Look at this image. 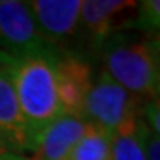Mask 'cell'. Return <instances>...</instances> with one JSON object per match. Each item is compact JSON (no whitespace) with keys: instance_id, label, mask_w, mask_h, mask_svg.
<instances>
[{"instance_id":"6da1fadb","label":"cell","mask_w":160,"mask_h":160,"mask_svg":"<svg viewBox=\"0 0 160 160\" xmlns=\"http://www.w3.org/2000/svg\"><path fill=\"white\" fill-rule=\"evenodd\" d=\"M56 56L57 52L28 56L15 59L10 65L18 105L33 141L42 129L62 116L56 83Z\"/></svg>"},{"instance_id":"7a4b0ae2","label":"cell","mask_w":160,"mask_h":160,"mask_svg":"<svg viewBox=\"0 0 160 160\" xmlns=\"http://www.w3.org/2000/svg\"><path fill=\"white\" fill-rule=\"evenodd\" d=\"M105 72L122 88L145 103L155 100L157 39H139L114 34L103 46Z\"/></svg>"},{"instance_id":"3957f363","label":"cell","mask_w":160,"mask_h":160,"mask_svg":"<svg viewBox=\"0 0 160 160\" xmlns=\"http://www.w3.org/2000/svg\"><path fill=\"white\" fill-rule=\"evenodd\" d=\"M144 108V100L122 88L101 70L87 95L83 119L116 132L142 121Z\"/></svg>"},{"instance_id":"277c9868","label":"cell","mask_w":160,"mask_h":160,"mask_svg":"<svg viewBox=\"0 0 160 160\" xmlns=\"http://www.w3.org/2000/svg\"><path fill=\"white\" fill-rule=\"evenodd\" d=\"M0 49L13 59L57 52L39 31L28 2L20 0H0Z\"/></svg>"},{"instance_id":"5b68a950","label":"cell","mask_w":160,"mask_h":160,"mask_svg":"<svg viewBox=\"0 0 160 160\" xmlns=\"http://www.w3.org/2000/svg\"><path fill=\"white\" fill-rule=\"evenodd\" d=\"M137 2L128 0H83L80 28L92 48H103L118 31L132 26Z\"/></svg>"},{"instance_id":"8992f818","label":"cell","mask_w":160,"mask_h":160,"mask_svg":"<svg viewBox=\"0 0 160 160\" xmlns=\"http://www.w3.org/2000/svg\"><path fill=\"white\" fill-rule=\"evenodd\" d=\"M56 83L62 114L83 118L85 100L93 85L92 65L74 52L57 54Z\"/></svg>"},{"instance_id":"52a82bcc","label":"cell","mask_w":160,"mask_h":160,"mask_svg":"<svg viewBox=\"0 0 160 160\" xmlns=\"http://www.w3.org/2000/svg\"><path fill=\"white\" fill-rule=\"evenodd\" d=\"M28 7L39 31L54 48L77 34L82 0H33Z\"/></svg>"},{"instance_id":"ba28073f","label":"cell","mask_w":160,"mask_h":160,"mask_svg":"<svg viewBox=\"0 0 160 160\" xmlns=\"http://www.w3.org/2000/svg\"><path fill=\"white\" fill-rule=\"evenodd\" d=\"M0 139L12 154L33 152V136L23 118L10 75V67L0 70Z\"/></svg>"},{"instance_id":"9c48e42d","label":"cell","mask_w":160,"mask_h":160,"mask_svg":"<svg viewBox=\"0 0 160 160\" xmlns=\"http://www.w3.org/2000/svg\"><path fill=\"white\" fill-rule=\"evenodd\" d=\"M88 128L83 118L62 114L36 136L33 145V160H69L80 137Z\"/></svg>"},{"instance_id":"30bf717a","label":"cell","mask_w":160,"mask_h":160,"mask_svg":"<svg viewBox=\"0 0 160 160\" xmlns=\"http://www.w3.org/2000/svg\"><path fill=\"white\" fill-rule=\"evenodd\" d=\"M147 134L144 119L113 132L111 160H147Z\"/></svg>"},{"instance_id":"8fae6325","label":"cell","mask_w":160,"mask_h":160,"mask_svg":"<svg viewBox=\"0 0 160 160\" xmlns=\"http://www.w3.org/2000/svg\"><path fill=\"white\" fill-rule=\"evenodd\" d=\"M113 132L88 122L85 134L74 147L69 160H111Z\"/></svg>"},{"instance_id":"7c38bea8","label":"cell","mask_w":160,"mask_h":160,"mask_svg":"<svg viewBox=\"0 0 160 160\" xmlns=\"http://www.w3.org/2000/svg\"><path fill=\"white\" fill-rule=\"evenodd\" d=\"M132 26L144 31L160 30V0L137 2V12Z\"/></svg>"},{"instance_id":"4fadbf2b","label":"cell","mask_w":160,"mask_h":160,"mask_svg":"<svg viewBox=\"0 0 160 160\" xmlns=\"http://www.w3.org/2000/svg\"><path fill=\"white\" fill-rule=\"evenodd\" d=\"M144 116L149 131L160 139V100L155 98L147 101L144 108Z\"/></svg>"},{"instance_id":"5bb4252c","label":"cell","mask_w":160,"mask_h":160,"mask_svg":"<svg viewBox=\"0 0 160 160\" xmlns=\"http://www.w3.org/2000/svg\"><path fill=\"white\" fill-rule=\"evenodd\" d=\"M147 160H160V139L150 131L147 134Z\"/></svg>"},{"instance_id":"9a60e30c","label":"cell","mask_w":160,"mask_h":160,"mask_svg":"<svg viewBox=\"0 0 160 160\" xmlns=\"http://www.w3.org/2000/svg\"><path fill=\"white\" fill-rule=\"evenodd\" d=\"M155 90H157V100H160V38L157 39V82H155Z\"/></svg>"},{"instance_id":"2e32d148","label":"cell","mask_w":160,"mask_h":160,"mask_svg":"<svg viewBox=\"0 0 160 160\" xmlns=\"http://www.w3.org/2000/svg\"><path fill=\"white\" fill-rule=\"evenodd\" d=\"M13 57L10 56V54H7L5 51H2L0 49V70L2 69H7V67H10V65L13 64Z\"/></svg>"},{"instance_id":"e0dca14e","label":"cell","mask_w":160,"mask_h":160,"mask_svg":"<svg viewBox=\"0 0 160 160\" xmlns=\"http://www.w3.org/2000/svg\"><path fill=\"white\" fill-rule=\"evenodd\" d=\"M25 158H26L25 155H17V154H7L0 157V160H25Z\"/></svg>"},{"instance_id":"ac0fdd59","label":"cell","mask_w":160,"mask_h":160,"mask_svg":"<svg viewBox=\"0 0 160 160\" xmlns=\"http://www.w3.org/2000/svg\"><path fill=\"white\" fill-rule=\"evenodd\" d=\"M7 154H12V152H10L8 147H7V144H5L2 139H0V157H2V155H7Z\"/></svg>"},{"instance_id":"d6986e66","label":"cell","mask_w":160,"mask_h":160,"mask_svg":"<svg viewBox=\"0 0 160 160\" xmlns=\"http://www.w3.org/2000/svg\"><path fill=\"white\" fill-rule=\"evenodd\" d=\"M25 160H33V158H25Z\"/></svg>"}]
</instances>
